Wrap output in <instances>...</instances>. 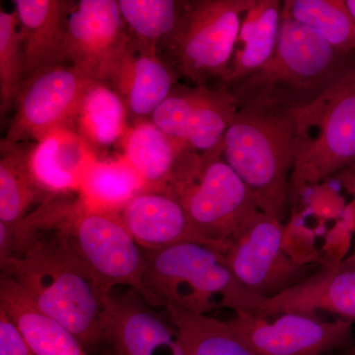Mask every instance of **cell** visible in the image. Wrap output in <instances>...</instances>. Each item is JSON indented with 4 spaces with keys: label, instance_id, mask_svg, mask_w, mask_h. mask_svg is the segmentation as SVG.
<instances>
[{
    "label": "cell",
    "instance_id": "ac0fdd59",
    "mask_svg": "<svg viewBox=\"0 0 355 355\" xmlns=\"http://www.w3.org/2000/svg\"><path fill=\"white\" fill-rule=\"evenodd\" d=\"M120 216L135 241L146 252L186 242L205 245L193 230L183 205L167 193L142 191Z\"/></svg>",
    "mask_w": 355,
    "mask_h": 355
},
{
    "label": "cell",
    "instance_id": "836d02e7",
    "mask_svg": "<svg viewBox=\"0 0 355 355\" xmlns=\"http://www.w3.org/2000/svg\"><path fill=\"white\" fill-rule=\"evenodd\" d=\"M350 355H355V345L352 347V354H350Z\"/></svg>",
    "mask_w": 355,
    "mask_h": 355
},
{
    "label": "cell",
    "instance_id": "9c48e42d",
    "mask_svg": "<svg viewBox=\"0 0 355 355\" xmlns=\"http://www.w3.org/2000/svg\"><path fill=\"white\" fill-rule=\"evenodd\" d=\"M282 218L260 211L225 254L229 268L248 291L263 299L284 293L311 277L314 258L291 256Z\"/></svg>",
    "mask_w": 355,
    "mask_h": 355
},
{
    "label": "cell",
    "instance_id": "4dcf8cb0",
    "mask_svg": "<svg viewBox=\"0 0 355 355\" xmlns=\"http://www.w3.org/2000/svg\"><path fill=\"white\" fill-rule=\"evenodd\" d=\"M340 270H355V247L354 252L347 256L345 260L338 261L336 265Z\"/></svg>",
    "mask_w": 355,
    "mask_h": 355
},
{
    "label": "cell",
    "instance_id": "5b68a950",
    "mask_svg": "<svg viewBox=\"0 0 355 355\" xmlns=\"http://www.w3.org/2000/svg\"><path fill=\"white\" fill-rule=\"evenodd\" d=\"M62 198H49L26 220L32 227L55 229L64 236L110 291L125 286L142 295L146 252L135 241L121 216L88 211L76 200Z\"/></svg>",
    "mask_w": 355,
    "mask_h": 355
},
{
    "label": "cell",
    "instance_id": "4fadbf2b",
    "mask_svg": "<svg viewBox=\"0 0 355 355\" xmlns=\"http://www.w3.org/2000/svg\"><path fill=\"white\" fill-rule=\"evenodd\" d=\"M238 109L227 89L177 83L151 120L187 148L205 153L220 144Z\"/></svg>",
    "mask_w": 355,
    "mask_h": 355
},
{
    "label": "cell",
    "instance_id": "d6986e66",
    "mask_svg": "<svg viewBox=\"0 0 355 355\" xmlns=\"http://www.w3.org/2000/svg\"><path fill=\"white\" fill-rule=\"evenodd\" d=\"M317 311L355 322V270L329 266L284 293L266 299L254 313L268 318L287 312L315 315Z\"/></svg>",
    "mask_w": 355,
    "mask_h": 355
},
{
    "label": "cell",
    "instance_id": "d4e9b609",
    "mask_svg": "<svg viewBox=\"0 0 355 355\" xmlns=\"http://www.w3.org/2000/svg\"><path fill=\"white\" fill-rule=\"evenodd\" d=\"M37 186L27 162V149L21 144L1 140L0 157V223L16 227L36 203L49 200Z\"/></svg>",
    "mask_w": 355,
    "mask_h": 355
},
{
    "label": "cell",
    "instance_id": "44dd1931",
    "mask_svg": "<svg viewBox=\"0 0 355 355\" xmlns=\"http://www.w3.org/2000/svg\"><path fill=\"white\" fill-rule=\"evenodd\" d=\"M0 309L8 315L37 355H88L78 338L41 312L11 277L1 273Z\"/></svg>",
    "mask_w": 355,
    "mask_h": 355
},
{
    "label": "cell",
    "instance_id": "9a60e30c",
    "mask_svg": "<svg viewBox=\"0 0 355 355\" xmlns=\"http://www.w3.org/2000/svg\"><path fill=\"white\" fill-rule=\"evenodd\" d=\"M174 70L160 57L157 46L130 35L110 84L127 107L132 123L151 119L178 83Z\"/></svg>",
    "mask_w": 355,
    "mask_h": 355
},
{
    "label": "cell",
    "instance_id": "d6a6232c",
    "mask_svg": "<svg viewBox=\"0 0 355 355\" xmlns=\"http://www.w3.org/2000/svg\"><path fill=\"white\" fill-rule=\"evenodd\" d=\"M103 355H116V354H114L113 352H111V350H106V352H104V354H103Z\"/></svg>",
    "mask_w": 355,
    "mask_h": 355
},
{
    "label": "cell",
    "instance_id": "f1b7e54d",
    "mask_svg": "<svg viewBox=\"0 0 355 355\" xmlns=\"http://www.w3.org/2000/svg\"><path fill=\"white\" fill-rule=\"evenodd\" d=\"M26 78V62L17 14L0 10V109L15 105Z\"/></svg>",
    "mask_w": 355,
    "mask_h": 355
},
{
    "label": "cell",
    "instance_id": "8fae6325",
    "mask_svg": "<svg viewBox=\"0 0 355 355\" xmlns=\"http://www.w3.org/2000/svg\"><path fill=\"white\" fill-rule=\"evenodd\" d=\"M94 79L67 64L40 70L23 83L6 139L14 144L43 139L69 127L79 102Z\"/></svg>",
    "mask_w": 355,
    "mask_h": 355
},
{
    "label": "cell",
    "instance_id": "1f68e13d",
    "mask_svg": "<svg viewBox=\"0 0 355 355\" xmlns=\"http://www.w3.org/2000/svg\"><path fill=\"white\" fill-rule=\"evenodd\" d=\"M347 7H349L350 13H352V17L355 20V0H345Z\"/></svg>",
    "mask_w": 355,
    "mask_h": 355
},
{
    "label": "cell",
    "instance_id": "4316f807",
    "mask_svg": "<svg viewBox=\"0 0 355 355\" xmlns=\"http://www.w3.org/2000/svg\"><path fill=\"white\" fill-rule=\"evenodd\" d=\"M282 10L315 30L338 53L355 55V20L345 0H286Z\"/></svg>",
    "mask_w": 355,
    "mask_h": 355
},
{
    "label": "cell",
    "instance_id": "8992f818",
    "mask_svg": "<svg viewBox=\"0 0 355 355\" xmlns=\"http://www.w3.org/2000/svg\"><path fill=\"white\" fill-rule=\"evenodd\" d=\"M292 116L297 139L291 196L298 198L355 161V62Z\"/></svg>",
    "mask_w": 355,
    "mask_h": 355
},
{
    "label": "cell",
    "instance_id": "484cf974",
    "mask_svg": "<svg viewBox=\"0 0 355 355\" xmlns=\"http://www.w3.org/2000/svg\"><path fill=\"white\" fill-rule=\"evenodd\" d=\"M176 326L187 355H259L231 330L226 321L165 306Z\"/></svg>",
    "mask_w": 355,
    "mask_h": 355
},
{
    "label": "cell",
    "instance_id": "7c38bea8",
    "mask_svg": "<svg viewBox=\"0 0 355 355\" xmlns=\"http://www.w3.org/2000/svg\"><path fill=\"white\" fill-rule=\"evenodd\" d=\"M130 37L116 0L74 2L67 17L65 64L110 83Z\"/></svg>",
    "mask_w": 355,
    "mask_h": 355
},
{
    "label": "cell",
    "instance_id": "277c9868",
    "mask_svg": "<svg viewBox=\"0 0 355 355\" xmlns=\"http://www.w3.org/2000/svg\"><path fill=\"white\" fill-rule=\"evenodd\" d=\"M296 139L292 113L239 108L220 142L222 156L261 211L279 218L291 196Z\"/></svg>",
    "mask_w": 355,
    "mask_h": 355
},
{
    "label": "cell",
    "instance_id": "7a4b0ae2",
    "mask_svg": "<svg viewBox=\"0 0 355 355\" xmlns=\"http://www.w3.org/2000/svg\"><path fill=\"white\" fill-rule=\"evenodd\" d=\"M355 62L315 30L282 10L279 42L272 58L227 88L238 108L292 113L317 99Z\"/></svg>",
    "mask_w": 355,
    "mask_h": 355
},
{
    "label": "cell",
    "instance_id": "7402d4cb",
    "mask_svg": "<svg viewBox=\"0 0 355 355\" xmlns=\"http://www.w3.org/2000/svg\"><path fill=\"white\" fill-rule=\"evenodd\" d=\"M282 18L279 0H254L243 17L228 72L219 86L227 89L272 58Z\"/></svg>",
    "mask_w": 355,
    "mask_h": 355
},
{
    "label": "cell",
    "instance_id": "2e32d148",
    "mask_svg": "<svg viewBox=\"0 0 355 355\" xmlns=\"http://www.w3.org/2000/svg\"><path fill=\"white\" fill-rule=\"evenodd\" d=\"M97 159L99 156L70 127L53 130L27 149L33 179L49 198L77 193Z\"/></svg>",
    "mask_w": 355,
    "mask_h": 355
},
{
    "label": "cell",
    "instance_id": "cb8c5ba5",
    "mask_svg": "<svg viewBox=\"0 0 355 355\" xmlns=\"http://www.w3.org/2000/svg\"><path fill=\"white\" fill-rule=\"evenodd\" d=\"M144 191L142 180L120 155L97 159L86 173L76 200L88 211L120 216L128 203Z\"/></svg>",
    "mask_w": 355,
    "mask_h": 355
},
{
    "label": "cell",
    "instance_id": "603a6c76",
    "mask_svg": "<svg viewBox=\"0 0 355 355\" xmlns=\"http://www.w3.org/2000/svg\"><path fill=\"white\" fill-rule=\"evenodd\" d=\"M130 121L127 107L113 86L94 80L84 92L69 127L98 154L121 147Z\"/></svg>",
    "mask_w": 355,
    "mask_h": 355
},
{
    "label": "cell",
    "instance_id": "5bb4252c",
    "mask_svg": "<svg viewBox=\"0 0 355 355\" xmlns=\"http://www.w3.org/2000/svg\"><path fill=\"white\" fill-rule=\"evenodd\" d=\"M104 342L116 355H187L176 326L133 289L114 297Z\"/></svg>",
    "mask_w": 355,
    "mask_h": 355
},
{
    "label": "cell",
    "instance_id": "6da1fadb",
    "mask_svg": "<svg viewBox=\"0 0 355 355\" xmlns=\"http://www.w3.org/2000/svg\"><path fill=\"white\" fill-rule=\"evenodd\" d=\"M1 273L11 277L41 312L71 331L84 349L104 342L112 291L57 230L21 222L12 256L2 263Z\"/></svg>",
    "mask_w": 355,
    "mask_h": 355
},
{
    "label": "cell",
    "instance_id": "ba28073f",
    "mask_svg": "<svg viewBox=\"0 0 355 355\" xmlns=\"http://www.w3.org/2000/svg\"><path fill=\"white\" fill-rule=\"evenodd\" d=\"M254 0L184 1L176 25L158 44L160 57L191 85L227 74L243 17Z\"/></svg>",
    "mask_w": 355,
    "mask_h": 355
},
{
    "label": "cell",
    "instance_id": "e0dca14e",
    "mask_svg": "<svg viewBox=\"0 0 355 355\" xmlns=\"http://www.w3.org/2000/svg\"><path fill=\"white\" fill-rule=\"evenodd\" d=\"M121 155L146 186V191L175 198L187 148L160 130L151 119L135 121L121 144Z\"/></svg>",
    "mask_w": 355,
    "mask_h": 355
},
{
    "label": "cell",
    "instance_id": "3957f363",
    "mask_svg": "<svg viewBox=\"0 0 355 355\" xmlns=\"http://www.w3.org/2000/svg\"><path fill=\"white\" fill-rule=\"evenodd\" d=\"M146 257L141 296L153 307L173 305L209 316L221 309L254 313L266 301L243 286L225 254L207 245L181 243Z\"/></svg>",
    "mask_w": 355,
    "mask_h": 355
},
{
    "label": "cell",
    "instance_id": "52a82bcc",
    "mask_svg": "<svg viewBox=\"0 0 355 355\" xmlns=\"http://www.w3.org/2000/svg\"><path fill=\"white\" fill-rule=\"evenodd\" d=\"M175 198L198 237L224 254L261 211L253 193L222 156L220 144L205 153H189Z\"/></svg>",
    "mask_w": 355,
    "mask_h": 355
},
{
    "label": "cell",
    "instance_id": "83f0119b",
    "mask_svg": "<svg viewBox=\"0 0 355 355\" xmlns=\"http://www.w3.org/2000/svg\"><path fill=\"white\" fill-rule=\"evenodd\" d=\"M184 1L176 0H119L121 16L135 38L158 46L171 33Z\"/></svg>",
    "mask_w": 355,
    "mask_h": 355
},
{
    "label": "cell",
    "instance_id": "ffe728a7",
    "mask_svg": "<svg viewBox=\"0 0 355 355\" xmlns=\"http://www.w3.org/2000/svg\"><path fill=\"white\" fill-rule=\"evenodd\" d=\"M24 49L26 79L40 70L65 64L67 23L74 1L14 0Z\"/></svg>",
    "mask_w": 355,
    "mask_h": 355
},
{
    "label": "cell",
    "instance_id": "f546056e",
    "mask_svg": "<svg viewBox=\"0 0 355 355\" xmlns=\"http://www.w3.org/2000/svg\"><path fill=\"white\" fill-rule=\"evenodd\" d=\"M0 355H37L12 320L0 309Z\"/></svg>",
    "mask_w": 355,
    "mask_h": 355
},
{
    "label": "cell",
    "instance_id": "30bf717a",
    "mask_svg": "<svg viewBox=\"0 0 355 355\" xmlns=\"http://www.w3.org/2000/svg\"><path fill=\"white\" fill-rule=\"evenodd\" d=\"M226 323L259 355H322L354 342V322L343 318L324 321L305 313L268 318L237 313Z\"/></svg>",
    "mask_w": 355,
    "mask_h": 355
}]
</instances>
